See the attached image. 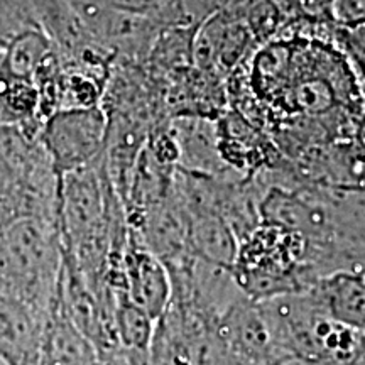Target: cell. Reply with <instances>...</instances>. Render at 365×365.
Here are the masks:
<instances>
[{
    "instance_id": "obj_1",
    "label": "cell",
    "mask_w": 365,
    "mask_h": 365,
    "mask_svg": "<svg viewBox=\"0 0 365 365\" xmlns=\"http://www.w3.org/2000/svg\"><path fill=\"white\" fill-rule=\"evenodd\" d=\"M53 277V240L44 217L0 223V289L44 314Z\"/></svg>"
},
{
    "instance_id": "obj_2",
    "label": "cell",
    "mask_w": 365,
    "mask_h": 365,
    "mask_svg": "<svg viewBox=\"0 0 365 365\" xmlns=\"http://www.w3.org/2000/svg\"><path fill=\"white\" fill-rule=\"evenodd\" d=\"M103 139V117L95 108H68L49 118L43 132L46 150L59 173L73 171L97 153Z\"/></svg>"
},
{
    "instance_id": "obj_3",
    "label": "cell",
    "mask_w": 365,
    "mask_h": 365,
    "mask_svg": "<svg viewBox=\"0 0 365 365\" xmlns=\"http://www.w3.org/2000/svg\"><path fill=\"white\" fill-rule=\"evenodd\" d=\"M44 354V314L0 289V360L7 365H41Z\"/></svg>"
},
{
    "instance_id": "obj_4",
    "label": "cell",
    "mask_w": 365,
    "mask_h": 365,
    "mask_svg": "<svg viewBox=\"0 0 365 365\" xmlns=\"http://www.w3.org/2000/svg\"><path fill=\"white\" fill-rule=\"evenodd\" d=\"M132 293L137 303L150 313H158L164 303V281L158 264L139 254L132 264Z\"/></svg>"
},
{
    "instance_id": "obj_5",
    "label": "cell",
    "mask_w": 365,
    "mask_h": 365,
    "mask_svg": "<svg viewBox=\"0 0 365 365\" xmlns=\"http://www.w3.org/2000/svg\"><path fill=\"white\" fill-rule=\"evenodd\" d=\"M36 27L27 0H0V51H6L17 36Z\"/></svg>"
},
{
    "instance_id": "obj_6",
    "label": "cell",
    "mask_w": 365,
    "mask_h": 365,
    "mask_svg": "<svg viewBox=\"0 0 365 365\" xmlns=\"http://www.w3.org/2000/svg\"><path fill=\"white\" fill-rule=\"evenodd\" d=\"M122 336L127 344L143 345L145 341V319L137 308H125L120 318Z\"/></svg>"
}]
</instances>
